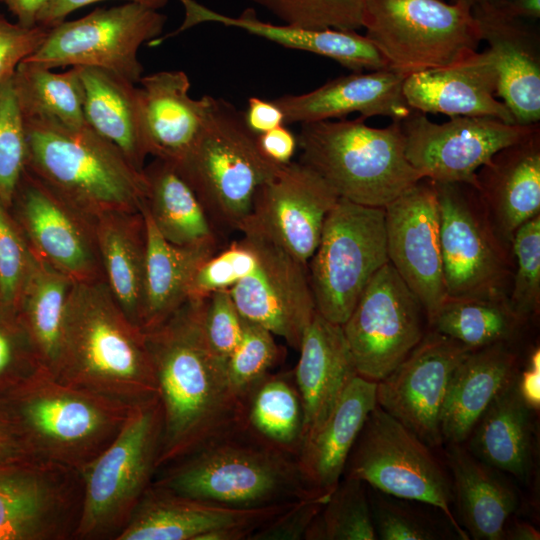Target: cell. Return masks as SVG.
Wrapping results in <instances>:
<instances>
[{
    "label": "cell",
    "instance_id": "4dcf8cb0",
    "mask_svg": "<svg viewBox=\"0 0 540 540\" xmlns=\"http://www.w3.org/2000/svg\"><path fill=\"white\" fill-rule=\"evenodd\" d=\"M376 389L377 382L354 376L327 419L304 445L298 464L313 494L330 496L341 480L352 447L377 405Z\"/></svg>",
    "mask_w": 540,
    "mask_h": 540
},
{
    "label": "cell",
    "instance_id": "74e56055",
    "mask_svg": "<svg viewBox=\"0 0 540 540\" xmlns=\"http://www.w3.org/2000/svg\"><path fill=\"white\" fill-rule=\"evenodd\" d=\"M242 428L268 446L298 460L304 410L293 370L269 372L243 396Z\"/></svg>",
    "mask_w": 540,
    "mask_h": 540
},
{
    "label": "cell",
    "instance_id": "e0dca14e",
    "mask_svg": "<svg viewBox=\"0 0 540 540\" xmlns=\"http://www.w3.org/2000/svg\"><path fill=\"white\" fill-rule=\"evenodd\" d=\"M338 199L319 174L291 161L257 189L251 212L238 231L263 235L307 265Z\"/></svg>",
    "mask_w": 540,
    "mask_h": 540
},
{
    "label": "cell",
    "instance_id": "30bf717a",
    "mask_svg": "<svg viewBox=\"0 0 540 540\" xmlns=\"http://www.w3.org/2000/svg\"><path fill=\"white\" fill-rule=\"evenodd\" d=\"M385 494L438 509L460 539H470L453 514L454 493L446 462L393 416L369 413L347 459L343 476Z\"/></svg>",
    "mask_w": 540,
    "mask_h": 540
},
{
    "label": "cell",
    "instance_id": "7c38bea8",
    "mask_svg": "<svg viewBox=\"0 0 540 540\" xmlns=\"http://www.w3.org/2000/svg\"><path fill=\"white\" fill-rule=\"evenodd\" d=\"M447 297H508L514 264L478 190L434 182Z\"/></svg>",
    "mask_w": 540,
    "mask_h": 540
},
{
    "label": "cell",
    "instance_id": "f907efd6",
    "mask_svg": "<svg viewBox=\"0 0 540 540\" xmlns=\"http://www.w3.org/2000/svg\"><path fill=\"white\" fill-rule=\"evenodd\" d=\"M31 263V249L11 215L0 204V309L16 312Z\"/></svg>",
    "mask_w": 540,
    "mask_h": 540
},
{
    "label": "cell",
    "instance_id": "d6986e66",
    "mask_svg": "<svg viewBox=\"0 0 540 540\" xmlns=\"http://www.w3.org/2000/svg\"><path fill=\"white\" fill-rule=\"evenodd\" d=\"M384 211L388 260L421 302L429 326L447 298L433 181L418 180Z\"/></svg>",
    "mask_w": 540,
    "mask_h": 540
},
{
    "label": "cell",
    "instance_id": "8fae6325",
    "mask_svg": "<svg viewBox=\"0 0 540 540\" xmlns=\"http://www.w3.org/2000/svg\"><path fill=\"white\" fill-rule=\"evenodd\" d=\"M388 260L385 211L339 197L325 218L307 263L316 310L342 325L362 292Z\"/></svg>",
    "mask_w": 540,
    "mask_h": 540
},
{
    "label": "cell",
    "instance_id": "681fc988",
    "mask_svg": "<svg viewBox=\"0 0 540 540\" xmlns=\"http://www.w3.org/2000/svg\"><path fill=\"white\" fill-rule=\"evenodd\" d=\"M258 256L253 239L243 234L242 239L205 260L196 270L188 299H204L212 293L231 289L256 268Z\"/></svg>",
    "mask_w": 540,
    "mask_h": 540
},
{
    "label": "cell",
    "instance_id": "4fadbf2b",
    "mask_svg": "<svg viewBox=\"0 0 540 540\" xmlns=\"http://www.w3.org/2000/svg\"><path fill=\"white\" fill-rule=\"evenodd\" d=\"M166 20L159 10L136 3L97 8L48 28L42 44L26 60L50 69L99 68L138 84L143 73L138 51L160 37Z\"/></svg>",
    "mask_w": 540,
    "mask_h": 540
},
{
    "label": "cell",
    "instance_id": "8d00e7d4",
    "mask_svg": "<svg viewBox=\"0 0 540 540\" xmlns=\"http://www.w3.org/2000/svg\"><path fill=\"white\" fill-rule=\"evenodd\" d=\"M143 207L168 242L183 247L218 244L215 227L187 181L171 162L155 158L144 166Z\"/></svg>",
    "mask_w": 540,
    "mask_h": 540
},
{
    "label": "cell",
    "instance_id": "e7e4bbea",
    "mask_svg": "<svg viewBox=\"0 0 540 540\" xmlns=\"http://www.w3.org/2000/svg\"><path fill=\"white\" fill-rule=\"evenodd\" d=\"M503 1L505 0H452V3H459L473 10L478 7L495 5Z\"/></svg>",
    "mask_w": 540,
    "mask_h": 540
},
{
    "label": "cell",
    "instance_id": "6da1fadb",
    "mask_svg": "<svg viewBox=\"0 0 540 540\" xmlns=\"http://www.w3.org/2000/svg\"><path fill=\"white\" fill-rule=\"evenodd\" d=\"M205 299H187L144 332L162 410L157 470L242 428V399L204 334Z\"/></svg>",
    "mask_w": 540,
    "mask_h": 540
},
{
    "label": "cell",
    "instance_id": "db71d44e",
    "mask_svg": "<svg viewBox=\"0 0 540 540\" xmlns=\"http://www.w3.org/2000/svg\"><path fill=\"white\" fill-rule=\"evenodd\" d=\"M330 496H311L257 529L249 540H301Z\"/></svg>",
    "mask_w": 540,
    "mask_h": 540
},
{
    "label": "cell",
    "instance_id": "680465c9",
    "mask_svg": "<svg viewBox=\"0 0 540 540\" xmlns=\"http://www.w3.org/2000/svg\"><path fill=\"white\" fill-rule=\"evenodd\" d=\"M516 386L524 402L535 412L540 407V350L535 347L524 368L518 372Z\"/></svg>",
    "mask_w": 540,
    "mask_h": 540
},
{
    "label": "cell",
    "instance_id": "11a10c76",
    "mask_svg": "<svg viewBox=\"0 0 540 540\" xmlns=\"http://www.w3.org/2000/svg\"><path fill=\"white\" fill-rule=\"evenodd\" d=\"M256 142L261 154L279 166L291 162L298 148L297 135L295 136L286 125L256 135Z\"/></svg>",
    "mask_w": 540,
    "mask_h": 540
},
{
    "label": "cell",
    "instance_id": "f5cc1de1",
    "mask_svg": "<svg viewBox=\"0 0 540 540\" xmlns=\"http://www.w3.org/2000/svg\"><path fill=\"white\" fill-rule=\"evenodd\" d=\"M47 32L44 26L26 27L0 14V83L38 49Z\"/></svg>",
    "mask_w": 540,
    "mask_h": 540
},
{
    "label": "cell",
    "instance_id": "ab89813d",
    "mask_svg": "<svg viewBox=\"0 0 540 540\" xmlns=\"http://www.w3.org/2000/svg\"><path fill=\"white\" fill-rule=\"evenodd\" d=\"M13 80L25 119L49 120L70 128L88 126L78 67L58 73L24 60L14 72Z\"/></svg>",
    "mask_w": 540,
    "mask_h": 540
},
{
    "label": "cell",
    "instance_id": "f546056e",
    "mask_svg": "<svg viewBox=\"0 0 540 540\" xmlns=\"http://www.w3.org/2000/svg\"><path fill=\"white\" fill-rule=\"evenodd\" d=\"M509 342L471 350L452 373L440 416L443 444H464L493 399L519 372Z\"/></svg>",
    "mask_w": 540,
    "mask_h": 540
},
{
    "label": "cell",
    "instance_id": "ffe728a7",
    "mask_svg": "<svg viewBox=\"0 0 540 540\" xmlns=\"http://www.w3.org/2000/svg\"><path fill=\"white\" fill-rule=\"evenodd\" d=\"M255 270L230 289L241 316L299 350L303 333L316 314L307 265L272 240L255 232Z\"/></svg>",
    "mask_w": 540,
    "mask_h": 540
},
{
    "label": "cell",
    "instance_id": "7a4b0ae2",
    "mask_svg": "<svg viewBox=\"0 0 540 540\" xmlns=\"http://www.w3.org/2000/svg\"><path fill=\"white\" fill-rule=\"evenodd\" d=\"M53 377L129 405L157 396L145 334L104 279L73 282Z\"/></svg>",
    "mask_w": 540,
    "mask_h": 540
},
{
    "label": "cell",
    "instance_id": "c3c4849f",
    "mask_svg": "<svg viewBox=\"0 0 540 540\" xmlns=\"http://www.w3.org/2000/svg\"><path fill=\"white\" fill-rule=\"evenodd\" d=\"M243 319L241 339L227 359L230 383L241 399L281 358L274 335L263 326Z\"/></svg>",
    "mask_w": 540,
    "mask_h": 540
},
{
    "label": "cell",
    "instance_id": "52a82bcc",
    "mask_svg": "<svg viewBox=\"0 0 540 540\" xmlns=\"http://www.w3.org/2000/svg\"><path fill=\"white\" fill-rule=\"evenodd\" d=\"M174 165L213 226L236 230L248 218L257 189L279 168L259 151L243 112L212 96L198 138Z\"/></svg>",
    "mask_w": 540,
    "mask_h": 540
},
{
    "label": "cell",
    "instance_id": "5b68a950",
    "mask_svg": "<svg viewBox=\"0 0 540 540\" xmlns=\"http://www.w3.org/2000/svg\"><path fill=\"white\" fill-rule=\"evenodd\" d=\"M0 401L29 458L79 471L113 441L132 406L47 371Z\"/></svg>",
    "mask_w": 540,
    "mask_h": 540
},
{
    "label": "cell",
    "instance_id": "7dc6e473",
    "mask_svg": "<svg viewBox=\"0 0 540 540\" xmlns=\"http://www.w3.org/2000/svg\"><path fill=\"white\" fill-rule=\"evenodd\" d=\"M44 371L47 370L18 313L0 309V400Z\"/></svg>",
    "mask_w": 540,
    "mask_h": 540
},
{
    "label": "cell",
    "instance_id": "9a60e30c",
    "mask_svg": "<svg viewBox=\"0 0 540 540\" xmlns=\"http://www.w3.org/2000/svg\"><path fill=\"white\" fill-rule=\"evenodd\" d=\"M82 503L79 470L32 458L0 465V540L74 539Z\"/></svg>",
    "mask_w": 540,
    "mask_h": 540
},
{
    "label": "cell",
    "instance_id": "484cf974",
    "mask_svg": "<svg viewBox=\"0 0 540 540\" xmlns=\"http://www.w3.org/2000/svg\"><path fill=\"white\" fill-rule=\"evenodd\" d=\"M141 127L148 155L178 163L198 138L210 104L209 95L194 99L181 70L159 71L139 80Z\"/></svg>",
    "mask_w": 540,
    "mask_h": 540
},
{
    "label": "cell",
    "instance_id": "6f0895ef",
    "mask_svg": "<svg viewBox=\"0 0 540 540\" xmlns=\"http://www.w3.org/2000/svg\"><path fill=\"white\" fill-rule=\"evenodd\" d=\"M105 0H51L40 13L37 25L50 28L64 20L72 12ZM128 3H136L153 9H161L169 0H121Z\"/></svg>",
    "mask_w": 540,
    "mask_h": 540
},
{
    "label": "cell",
    "instance_id": "d590c367",
    "mask_svg": "<svg viewBox=\"0 0 540 540\" xmlns=\"http://www.w3.org/2000/svg\"><path fill=\"white\" fill-rule=\"evenodd\" d=\"M146 225V259L141 329L148 331L188 299L198 267L217 252L218 244L183 247L163 238L142 206Z\"/></svg>",
    "mask_w": 540,
    "mask_h": 540
},
{
    "label": "cell",
    "instance_id": "44dd1931",
    "mask_svg": "<svg viewBox=\"0 0 540 540\" xmlns=\"http://www.w3.org/2000/svg\"><path fill=\"white\" fill-rule=\"evenodd\" d=\"M471 349L429 329L409 355L377 382V405L432 448L443 439L440 416L453 371Z\"/></svg>",
    "mask_w": 540,
    "mask_h": 540
},
{
    "label": "cell",
    "instance_id": "277c9868",
    "mask_svg": "<svg viewBox=\"0 0 540 540\" xmlns=\"http://www.w3.org/2000/svg\"><path fill=\"white\" fill-rule=\"evenodd\" d=\"M25 127L26 169L74 208L93 220L141 210L147 192L143 171L89 126L25 119Z\"/></svg>",
    "mask_w": 540,
    "mask_h": 540
},
{
    "label": "cell",
    "instance_id": "9f6ffc18",
    "mask_svg": "<svg viewBox=\"0 0 540 540\" xmlns=\"http://www.w3.org/2000/svg\"><path fill=\"white\" fill-rule=\"evenodd\" d=\"M243 114L247 127L255 135L285 125L284 114L273 100H265L256 96L250 97L247 109Z\"/></svg>",
    "mask_w": 540,
    "mask_h": 540
},
{
    "label": "cell",
    "instance_id": "60d3db41",
    "mask_svg": "<svg viewBox=\"0 0 540 540\" xmlns=\"http://www.w3.org/2000/svg\"><path fill=\"white\" fill-rule=\"evenodd\" d=\"M523 324L508 297H447L429 329L474 350L510 342Z\"/></svg>",
    "mask_w": 540,
    "mask_h": 540
},
{
    "label": "cell",
    "instance_id": "f6af8a7d",
    "mask_svg": "<svg viewBox=\"0 0 540 540\" xmlns=\"http://www.w3.org/2000/svg\"><path fill=\"white\" fill-rule=\"evenodd\" d=\"M511 249L515 263L508 301L525 323L540 307V214L515 231Z\"/></svg>",
    "mask_w": 540,
    "mask_h": 540
},
{
    "label": "cell",
    "instance_id": "cb8c5ba5",
    "mask_svg": "<svg viewBox=\"0 0 540 540\" xmlns=\"http://www.w3.org/2000/svg\"><path fill=\"white\" fill-rule=\"evenodd\" d=\"M497 84L494 61L486 49L450 65L407 76L402 92L408 105L423 113L488 116L516 123L507 106L496 99Z\"/></svg>",
    "mask_w": 540,
    "mask_h": 540
},
{
    "label": "cell",
    "instance_id": "f35d334b",
    "mask_svg": "<svg viewBox=\"0 0 540 540\" xmlns=\"http://www.w3.org/2000/svg\"><path fill=\"white\" fill-rule=\"evenodd\" d=\"M31 249V248H30ZM73 281L31 250V263L17 313L53 376L62 338L67 298Z\"/></svg>",
    "mask_w": 540,
    "mask_h": 540
},
{
    "label": "cell",
    "instance_id": "816d5d0a",
    "mask_svg": "<svg viewBox=\"0 0 540 540\" xmlns=\"http://www.w3.org/2000/svg\"><path fill=\"white\" fill-rule=\"evenodd\" d=\"M243 321L230 289L219 290L206 297L203 309L204 334L210 348L226 363L241 339Z\"/></svg>",
    "mask_w": 540,
    "mask_h": 540
},
{
    "label": "cell",
    "instance_id": "d6a6232c",
    "mask_svg": "<svg viewBox=\"0 0 540 540\" xmlns=\"http://www.w3.org/2000/svg\"><path fill=\"white\" fill-rule=\"evenodd\" d=\"M535 413L520 396L515 379L482 414L466 440L467 449L485 464L527 484L535 463Z\"/></svg>",
    "mask_w": 540,
    "mask_h": 540
},
{
    "label": "cell",
    "instance_id": "bcb514c9",
    "mask_svg": "<svg viewBox=\"0 0 540 540\" xmlns=\"http://www.w3.org/2000/svg\"><path fill=\"white\" fill-rule=\"evenodd\" d=\"M283 24L304 29L362 28L365 0H249Z\"/></svg>",
    "mask_w": 540,
    "mask_h": 540
},
{
    "label": "cell",
    "instance_id": "94428289",
    "mask_svg": "<svg viewBox=\"0 0 540 540\" xmlns=\"http://www.w3.org/2000/svg\"><path fill=\"white\" fill-rule=\"evenodd\" d=\"M51 0H0L8 11L15 17L19 24L32 27L37 25V20L42 10Z\"/></svg>",
    "mask_w": 540,
    "mask_h": 540
},
{
    "label": "cell",
    "instance_id": "d4e9b609",
    "mask_svg": "<svg viewBox=\"0 0 540 540\" xmlns=\"http://www.w3.org/2000/svg\"><path fill=\"white\" fill-rule=\"evenodd\" d=\"M405 77L389 69L353 72L332 79L303 94H288L273 101L282 110L285 125L342 118L382 116L392 121L408 117L412 109L402 92Z\"/></svg>",
    "mask_w": 540,
    "mask_h": 540
},
{
    "label": "cell",
    "instance_id": "be15d7a7",
    "mask_svg": "<svg viewBox=\"0 0 540 540\" xmlns=\"http://www.w3.org/2000/svg\"><path fill=\"white\" fill-rule=\"evenodd\" d=\"M539 540L540 533L535 526L522 520H507L502 540Z\"/></svg>",
    "mask_w": 540,
    "mask_h": 540
},
{
    "label": "cell",
    "instance_id": "3957f363",
    "mask_svg": "<svg viewBox=\"0 0 540 540\" xmlns=\"http://www.w3.org/2000/svg\"><path fill=\"white\" fill-rule=\"evenodd\" d=\"M153 484L219 505L253 509L318 496L298 460L239 428L157 470Z\"/></svg>",
    "mask_w": 540,
    "mask_h": 540
},
{
    "label": "cell",
    "instance_id": "603a6c76",
    "mask_svg": "<svg viewBox=\"0 0 540 540\" xmlns=\"http://www.w3.org/2000/svg\"><path fill=\"white\" fill-rule=\"evenodd\" d=\"M472 14L497 71L496 95L518 124L540 120V32L536 21L510 18L491 6Z\"/></svg>",
    "mask_w": 540,
    "mask_h": 540
},
{
    "label": "cell",
    "instance_id": "91938a15",
    "mask_svg": "<svg viewBox=\"0 0 540 540\" xmlns=\"http://www.w3.org/2000/svg\"><path fill=\"white\" fill-rule=\"evenodd\" d=\"M29 458L17 431L0 401V465Z\"/></svg>",
    "mask_w": 540,
    "mask_h": 540
},
{
    "label": "cell",
    "instance_id": "9c48e42d",
    "mask_svg": "<svg viewBox=\"0 0 540 540\" xmlns=\"http://www.w3.org/2000/svg\"><path fill=\"white\" fill-rule=\"evenodd\" d=\"M362 28L405 78L455 63L482 41L472 10L444 0H365Z\"/></svg>",
    "mask_w": 540,
    "mask_h": 540
},
{
    "label": "cell",
    "instance_id": "f1b7e54d",
    "mask_svg": "<svg viewBox=\"0 0 540 540\" xmlns=\"http://www.w3.org/2000/svg\"><path fill=\"white\" fill-rule=\"evenodd\" d=\"M477 190L501 236L540 214V130L493 155L476 173Z\"/></svg>",
    "mask_w": 540,
    "mask_h": 540
},
{
    "label": "cell",
    "instance_id": "6125c7cd",
    "mask_svg": "<svg viewBox=\"0 0 540 540\" xmlns=\"http://www.w3.org/2000/svg\"><path fill=\"white\" fill-rule=\"evenodd\" d=\"M489 6L510 18L530 21H537L540 18V0H505Z\"/></svg>",
    "mask_w": 540,
    "mask_h": 540
},
{
    "label": "cell",
    "instance_id": "ba28073f",
    "mask_svg": "<svg viewBox=\"0 0 540 540\" xmlns=\"http://www.w3.org/2000/svg\"><path fill=\"white\" fill-rule=\"evenodd\" d=\"M162 435L158 396L133 404L113 441L80 472L76 540H116L152 484Z\"/></svg>",
    "mask_w": 540,
    "mask_h": 540
},
{
    "label": "cell",
    "instance_id": "4316f807",
    "mask_svg": "<svg viewBox=\"0 0 540 540\" xmlns=\"http://www.w3.org/2000/svg\"><path fill=\"white\" fill-rule=\"evenodd\" d=\"M298 351L293 374L304 410L303 449L357 371L342 326L318 312L305 329Z\"/></svg>",
    "mask_w": 540,
    "mask_h": 540
},
{
    "label": "cell",
    "instance_id": "e575fe53",
    "mask_svg": "<svg viewBox=\"0 0 540 540\" xmlns=\"http://www.w3.org/2000/svg\"><path fill=\"white\" fill-rule=\"evenodd\" d=\"M76 67L83 88L86 124L143 171L148 154L142 135L139 87L103 69Z\"/></svg>",
    "mask_w": 540,
    "mask_h": 540
},
{
    "label": "cell",
    "instance_id": "83f0119b",
    "mask_svg": "<svg viewBox=\"0 0 540 540\" xmlns=\"http://www.w3.org/2000/svg\"><path fill=\"white\" fill-rule=\"evenodd\" d=\"M185 9L182 25L168 36L201 23H218L245 30L286 48L330 58L353 72L388 69L384 57L372 42L353 30L304 29L261 21L252 9L234 17L216 12L195 0H179Z\"/></svg>",
    "mask_w": 540,
    "mask_h": 540
},
{
    "label": "cell",
    "instance_id": "836d02e7",
    "mask_svg": "<svg viewBox=\"0 0 540 540\" xmlns=\"http://www.w3.org/2000/svg\"><path fill=\"white\" fill-rule=\"evenodd\" d=\"M94 227L104 280L128 319L141 329L146 259L142 208L104 213L94 219Z\"/></svg>",
    "mask_w": 540,
    "mask_h": 540
},
{
    "label": "cell",
    "instance_id": "1f68e13d",
    "mask_svg": "<svg viewBox=\"0 0 540 540\" xmlns=\"http://www.w3.org/2000/svg\"><path fill=\"white\" fill-rule=\"evenodd\" d=\"M445 459L459 524L474 540H502L519 497L503 473L476 458L464 444H446Z\"/></svg>",
    "mask_w": 540,
    "mask_h": 540
},
{
    "label": "cell",
    "instance_id": "b9f144b4",
    "mask_svg": "<svg viewBox=\"0 0 540 540\" xmlns=\"http://www.w3.org/2000/svg\"><path fill=\"white\" fill-rule=\"evenodd\" d=\"M367 485L342 477L312 521L305 540H375Z\"/></svg>",
    "mask_w": 540,
    "mask_h": 540
},
{
    "label": "cell",
    "instance_id": "7402d4cb",
    "mask_svg": "<svg viewBox=\"0 0 540 540\" xmlns=\"http://www.w3.org/2000/svg\"><path fill=\"white\" fill-rule=\"evenodd\" d=\"M299 501L240 509L187 497L152 483L116 540H201L209 532L224 529H242L251 536Z\"/></svg>",
    "mask_w": 540,
    "mask_h": 540
},
{
    "label": "cell",
    "instance_id": "ac0fdd59",
    "mask_svg": "<svg viewBox=\"0 0 540 540\" xmlns=\"http://www.w3.org/2000/svg\"><path fill=\"white\" fill-rule=\"evenodd\" d=\"M10 208L29 247L73 282L104 279L94 220L25 169ZM9 208V209H10Z\"/></svg>",
    "mask_w": 540,
    "mask_h": 540
},
{
    "label": "cell",
    "instance_id": "5bb4252c",
    "mask_svg": "<svg viewBox=\"0 0 540 540\" xmlns=\"http://www.w3.org/2000/svg\"><path fill=\"white\" fill-rule=\"evenodd\" d=\"M426 325L421 302L387 262L341 326L357 374L379 382L418 345L427 332Z\"/></svg>",
    "mask_w": 540,
    "mask_h": 540
},
{
    "label": "cell",
    "instance_id": "8992f818",
    "mask_svg": "<svg viewBox=\"0 0 540 540\" xmlns=\"http://www.w3.org/2000/svg\"><path fill=\"white\" fill-rule=\"evenodd\" d=\"M365 118L300 124V162L354 203L384 208L423 177L409 163L401 121L384 128Z\"/></svg>",
    "mask_w": 540,
    "mask_h": 540
},
{
    "label": "cell",
    "instance_id": "ee69618b",
    "mask_svg": "<svg viewBox=\"0 0 540 540\" xmlns=\"http://www.w3.org/2000/svg\"><path fill=\"white\" fill-rule=\"evenodd\" d=\"M13 75L0 83V204L7 209L12 204L27 160L25 119Z\"/></svg>",
    "mask_w": 540,
    "mask_h": 540
},
{
    "label": "cell",
    "instance_id": "7bdbcfd3",
    "mask_svg": "<svg viewBox=\"0 0 540 540\" xmlns=\"http://www.w3.org/2000/svg\"><path fill=\"white\" fill-rule=\"evenodd\" d=\"M367 492L378 539H460L450 522L427 512L421 507L424 503L394 497L369 486Z\"/></svg>",
    "mask_w": 540,
    "mask_h": 540
},
{
    "label": "cell",
    "instance_id": "2e32d148",
    "mask_svg": "<svg viewBox=\"0 0 540 540\" xmlns=\"http://www.w3.org/2000/svg\"><path fill=\"white\" fill-rule=\"evenodd\" d=\"M405 153L423 178L477 188V171L499 150L540 130V124L506 123L488 116H456L432 122L413 110L401 120Z\"/></svg>",
    "mask_w": 540,
    "mask_h": 540
}]
</instances>
